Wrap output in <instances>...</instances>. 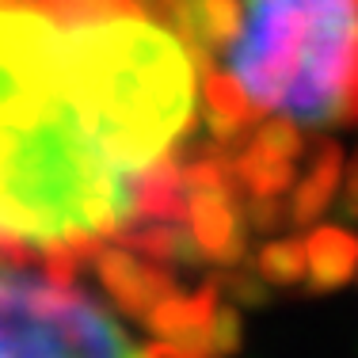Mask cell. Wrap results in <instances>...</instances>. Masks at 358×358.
<instances>
[{"label": "cell", "instance_id": "cell-1", "mask_svg": "<svg viewBox=\"0 0 358 358\" xmlns=\"http://www.w3.org/2000/svg\"><path fill=\"white\" fill-rule=\"evenodd\" d=\"M206 202L236 206L199 65L152 0H0V255L199 267Z\"/></svg>", "mask_w": 358, "mask_h": 358}, {"label": "cell", "instance_id": "cell-2", "mask_svg": "<svg viewBox=\"0 0 358 358\" xmlns=\"http://www.w3.org/2000/svg\"><path fill=\"white\" fill-rule=\"evenodd\" d=\"M152 4L199 65L210 157L248 233L320 221L358 130V0Z\"/></svg>", "mask_w": 358, "mask_h": 358}, {"label": "cell", "instance_id": "cell-3", "mask_svg": "<svg viewBox=\"0 0 358 358\" xmlns=\"http://www.w3.org/2000/svg\"><path fill=\"white\" fill-rule=\"evenodd\" d=\"M92 263L0 255V358H152Z\"/></svg>", "mask_w": 358, "mask_h": 358}, {"label": "cell", "instance_id": "cell-4", "mask_svg": "<svg viewBox=\"0 0 358 358\" xmlns=\"http://www.w3.org/2000/svg\"><path fill=\"white\" fill-rule=\"evenodd\" d=\"M305 278L313 289H336L358 275V236L343 225H317L305 236Z\"/></svg>", "mask_w": 358, "mask_h": 358}, {"label": "cell", "instance_id": "cell-5", "mask_svg": "<svg viewBox=\"0 0 358 358\" xmlns=\"http://www.w3.org/2000/svg\"><path fill=\"white\" fill-rule=\"evenodd\" d=\"M343 206H347V217L358 221V149L351 152V164H347V199H343Z\"/></svg>", "mask_w": 358, "mask_h": 358}]
</instances>
